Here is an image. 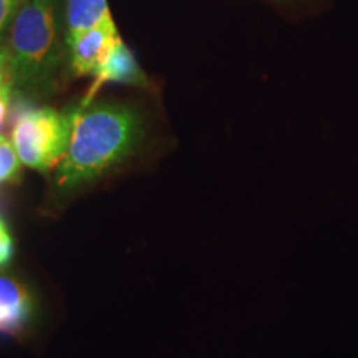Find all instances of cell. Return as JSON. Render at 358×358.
I'll list each match as a JSON object with an SVG mask.
<instances>
[{"mask_svg":"<svg viewBox=\"0 0 358 358\" xmlns=\"http://www.w3.org/2000/svg\"><path fill=\"white\" fill-rule=\"evenodd\" d=\"M141 138L140 116L120 105H82L71 113L69 150L55 174L60 192L95 181L133 153Z\"/></svg>","mask_w":358,"mask_h":358,"instance_id":"1","label":"cell"},{"mask_svg":"<svg viewBox=\"0 0 358 358\" xmlns=\"http://www.w3.org/2000/svg\"><path fill=\"white\" fill-rule=\"evenodd\" d=\"M6 48L15 85L34 93H47L62 62L57 0H22Z\"/></svg>","mask_w":358,"mask_h":358,"instance_id":"2","label":"cell"},{"mask_svg":"<svg viewBox=\"0 0 358 358\" xmlns=\"http://www.w3.org/2000/svg\"><path fill=\"white\" fill-rule=\"evenodd\" d=\"M71 138V115L53 108L24 111L12 128V145L25 166L48 171L64 159Z\"/></svg>","mask_w":358,"mask_h":358,"instance_id":"3","label":"cell"},{"mask_svg":"<svg viewBox=\"0 0 358 358\" xmlns=\"http://www.w3.org/2000/svg\"><path fill=\"white\" fill-rule=\"evenodd\" d=\"M120 42H122V38H120L115 22L101 24L95 29H90L87 32L66 38L71 71L77 77L96 75L111 50Z\"/></svg>","mask_w":358,"mask_h":358,"instance_id":"4","label":"cell"},{"mask_svg":"<svg viewBox=\"0 0 358 358\" xmlns=\"http://www.w3.org/2000/svg\"><path fill=\"white\" fill-rule=\"evenodd\" d=\"M106 82H116V83H129V85H146V77L143 73L138 62L134 60L133 53L124 47L123 42H120L116 47L111 50L108 58L105 60V64L101 65V69L98 70L95 75V83H93L92 90L85 98L83 105H88V101L92 100V96L95 95L96 90Z\"/></svg>","mask_w":358,"mask_h":358,"instance_id":"5","label":"cell"},{"mask_svg":"<svg viewBox=\"0 0 358 358\" xmlns=\"http://www.w3.org/2000/svg\"><path fill=\"white\" fill-rule=\"evenodd\" d=\"M32 310L29 294L17 280L0 277V330L13 332L29 319Z\"/></svg>","mask_w":358,"mask_h":358,"instance_id":"6","label":"cell"},{"mask_svg":"<svg viewBox=\"0 0 358 358\" xmlns=\"http://www.w3.org/2000/svg\"><path fill=\"white\" fill-rule=\"evenodd\" d=\"M108 22L113 19L106 0H66V38Z\"/></svg>","mask_w":358,"mask_h":358,"instance_id":"7","label":"cell"},{"mask_svg":"<svg viewBox=\"0 0 358 358\" xmlns=\"http://www.w3.org/2000/svg\"><path fill=\"white\" fill-rule=\"evenodd\" d=\"M20 174V158L12 141L0 134V182L17 181Z\"/></svg>","mask_w":358,"mask_h":358,"instance_id":"8","label":"cell"},{"mask_svg":"<svg viewBox=\"0 0 358 358\" xmlns=\"http://www.w3.org/2000/svg\"><path fill=\"white\" fill-rule=\"evenodd\" d=\"M13 85L15 82H13L10 57L7 48L0 45V96H10Z\"/></svg>","mask_w":358,"mask_h":358,"instance_id":"9","label":"cell"},{"mask_svg":"<svg viewBox=\"0 0 358 358\" xmlns=\"http://www.w3.org/2000/svg\"><path fill=\"white\" fill-rule=\"evenodd\" d=\"M20 3L17 0H0V38L6 34L7 27H10Z\"/></svg>","mask_w":358,"mask_h":358,"instance_id":"10","label":"cell"},{"mask_svg":"<svg viewBox=\"0 0 358 358\" xmlns=\"http://www.w3.org/2000/svg\"><path fill=\"white\" fill-rule=\"evenodd\" d=\"M13 256V241L10 232L7 231L6 224L0 219V266L10 262Z\"/></svg>","mask_w":358,"mask_h":358,"instance_id":"11","label":"cell"},{"mask_svg":"<svg viewBox=\"0 0 358 358\" xmlns=\"http://www.w3.org/2000/svg\"><path fill=\"white\" fill-rule=\"evenodd\" d=\"M8 100H10V96H0V134H2L3 124H6L8 115Z\"/></svg>","mask_w":358,"mask_h":358,"instance_id":"12","label":"cell"},{"mask_svg":"<svg viewBox=\"0 0 358 358\" xmlns=\"http://www.w3.org/2000/svg\"><path fill=\"white\" fill-rule=\"evenodd\" d=\"M17 2H22V0H17Z\"/></svg>","mask_w":358,"mask_h":358,"instance_id":"13","label":"cell"}]
</instances>
